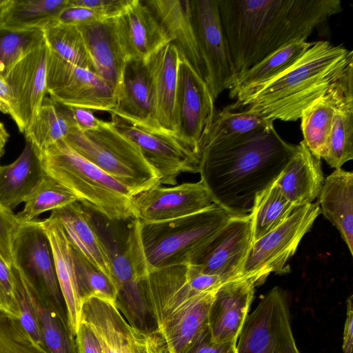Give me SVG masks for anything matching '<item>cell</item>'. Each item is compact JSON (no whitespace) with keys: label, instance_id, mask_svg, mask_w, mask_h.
I'll list each match as a JSON object with an SVG mask.
<instances>
[{"label":"cell","instance_id":"cell-1","mask_svg":"<svg viewBox=\"0 0 353 353\" xmlns=\"http://www.w3.org/2000/svg\"><path fill=\"white\" fill-rule=\"evenodd\" d=\"M237 74L296 41L343 10L339 0H218Z\"/></svg>","mask_w":353,"mask_h":353},{"label":"cell","instance_id":"cell-2","mask_svg":"<svg viewBox=\"0 0 353 353\" xmlns=\"http://www.w3.org/2000/svg\"><path fill=\"white\" fill-rule=\"evenodd\" d=\"M297 145L274 125L245 136L214 141L201 150L199 174L213 203L231 216L250 212L256 194L277 179Z\"/></svg>","mask_w":353,"mask_h":353},{"label":"cell","instance_id":"cell-3","mask_svg":"<svg viewBox=\"0 0 353 353\" xmlns=\"http://www.w3.org/2000/svg\"><path fill=\"white\" fill-rule=\"evenodd\" d=\"M351 74L352 50L327 41H315L284 72L228 108H243L272 121H295L304 109Z\"/></svg>","mask_w":353,"mask_h":353},{"label":"cell","instance_id":"cell-4","mask_svg":"<svg viewBox=\"0 0 353 353\" xmlns=\"http://www.w3.org/2000/svg\"><path fill=\"white\" fill-rule=\"evenodd\" d=\"M187 267L150 270L142 281L148 314L170 353H186L208 328L216 290L196 293L190 288Z\"/></svg>","mask_w":353,"mask_h":353},{"label":"cell","instance_id":"cell-5","mask_svg":"<svg viewBox=\"0 0 353 353\" xmlns=\"http://www.w3.org/2000/svg\"><path fill=\"white\" fill-rule=\"evenodd\" d=\"M45 173L110 221L133 218L132 192L61 140L38 154Z\"/></svg>","mask_w":353,"mask_h":353},{"label":"cell","instance_id":"cell-6","mask_svg":"<svg viewBox=\"0 0 353 353\" xmlns=\"http://www.w3.org/2000/svg\"><path fill=\"white\" fill-rule=\"evenodd\" d=\"M232 216L216 204L183 217L141 223L142 247L150 270L190 266Z\"/></svg>","mask_w":353,"mask_h":353},{"label":"cell","instance_id":"cell-7","mask_svg":"<svg viewBox=\"0 0 353 353\" xmlns=\"http://www.w3.org/2000/svg\"><path fill=\"white\" fill-rule=\"evenodd\" d=\"M65 141L77 152L127 187L134 195L160 185L157 171L138 146L103 121L96 130L74 128Z\"/></svg>","mask_w":353,"mask_h":353},{"label":"cell","instance_id":"cell-8","mask_svg":"<svg viewBox=\"0 0 353 353\" xmlns=\"http://www.w3.org/2000/svg\"><path fill=\"white\" fill-rule=\"evenodd\" d=\"M320 213L317 202L298 207L285 221L252 242L241 277L252 279L257 285L272 272H289V260Z\"/></svg>","mask_w":353,"mask_h":353},{"label":"cell","instance_id":"cell-9","mask_svg":"<svg viewBox=\"0 0 353 353\" xmlns=\"http://www.w3.org/2000/svg\"><path fill=\"white\" fill-rule=\"evenodd\" d=\"M111 125L136 144L159 174L160 185H176L184 172L199 173L200 158L174 133L110 112Z\"/></svg>","mask_w":353,"mask_h":353},{"label":"cell","instance_id":"cell-10","mask_svg":"<svg viewBox=\"0 0 353 353\" xmlns=\"http://www.w3.org/2000/svg\"><path fill=\"white\" fill-rule=\"evenodd\" d=\"M289 314L285 292L274 287L248 315L236 341V353H299Z\"/></svg>","mask_w":353,"mask_h":353},{"label":"cell","instance_id":"cell-11","mask_svg":"<svg viewBox=\"0 0 353 353\" xmlns=\"http://www.w3.org/2000/svg\"><path fill=\"white\" fill-rule=\"evenodd\" d=\"M190 14L201 55L205 65L208 85L216 99L230 90L238 75L226 39L218 0H189Z\"/></svg>","mask_w":353,"mask_h":353},{"label":"cell","instance_id":"cell-12","mask_svg":"<svg viewBox=\"0 0 353 353\" xmlns=\"http://www.w3.org/2000/svg\"><path fill=\"white\" fill-rule=\"evenodd\" d=\"M47 94L59 103L109 112L116 95L93 72L61 59L49 49L46 65Z\"/></svg>","mask_w":353,"mask_h":353},{"label":"cell","instance_id":"cell-13","mask_svg":"<svg viewBox=\"0 0 353 353\" xmlns=\"http://www.w3.org/2000/svg\"><path fill=\"white\" fill-rule=\"evenodd\" d=\"M214 101L206 82L181 59L177 74L176 136L200 159L216 112Z\"/></svg>","mask_w":353,"mask_h":353},{"label":"cell","instance_id":"cell-14","mask_svg":"<svg viewBox=\"0 0 353 353\" xmlns=\"http://www.w3.org/2000/svg\"><path fill=\"white\" fill-rule=\"evenodd\" d=\"M11 265L17 268L63 310V300L52 252L41 220L19 223L12 244Z\"/></svg>","mask_w":353,"mask_h":353},{"label":"cell","instance_id":"cell-15","mask_svg":"<svg viewBox=\"0 0 353 353\" xmlns=\"http://www.w3.org/2000/svg\"><path fill=\"white\" fill-rule=\"evenodd\" d=\"M214 204L201 180L172 187L156 185L132 198L133 219L141 223L170 221L202 211Z\"/></svg>","mask_w":353,"mask_h":353},{"label":"cell","instance_id":"cell-16","mask_svg":"<svg viewBox=\"0 0 353 353\" xmlns=\"http://www.w3.org/2000/svg\"><path fill=\"white\" fill-rule=\"evenodd\" d=\"M252 243L250 214L232 216L209 241L196 262L190 266L219 276L224 282L240 278Z\"/></svg>","mask_w":353,"mask_h":353},{"label":"cell","instance_id":"cell-17","mask_svg":"<svg viewBox=\"0 0 353 353\" xmlns=\"http://www.w3.org/2000/svg\"><path fill=\"white\" fill-rule=\"evenodd\" d=\"M48 51L44 39L12 65L3 75L14 99L12 119L19 132L23 134L32 123L47 94Z\"/></svg>","mask_w":353,"mask_h":353},{"label":"cell","instance_id":"cell-18","mask_svg":"<svg viewBox=\"0 0 353 353\" xmlns=\"http://www.w3.org/2000/svg\"><path fill=\"white\" fill-rule=\"evenodd\" d=\"M255 286L252 279L240 277L225 282L216 289L208 317L212 341H237L248 315Z\"/></svg>","mask_w":353,"mask_h":353},{"label":"cell","instance_id":"cell-19","mask_svg":"<svg viewBox=\"0 0 353 353\" xmlns=\"http://www.w3.org/2000/svg\"><path fill=\"white\" fill-rule=\"evenodd\" d=\"M117 37L128 59L148 62L170 40L143 1L131 0L114 18Z\"/></svg>","mask_w":353,"mask_h":353},{"label":"cell","instance_id":"cell-20","mask_svg":"<svg viewBox=\"0 0 353 353\" xmlns=\"http://www.w3.org/2000/svg\"><path fill=\"white\" fill-rule=\"evenodd\" d=\"M180 61L177 48L170 42L154 53L147 62L152 83L153 118L163 129L176 135L177 74Z\"/></svg>","mask_w":353,"mask_h":353},{"label":"cell","instance_id":"cell-21","mask_svg":"<svg viewBox=\"0 0 353 353\" xmlns=\"http://www.w3.org/2000/svg\"><path fill=\"white\" fill-rule=\"evenodd\" d=\"M41 224L50 243L68 329L74 338L81 321L83 301L77 284L72 247L57 218L50 215Z\"/></svg>","mask_w":353,"mask_h":353},{"label":"cell","instance_id":"cell-22","mask_svg":"<svg viewBox=\"0 0 353 353\" xmlns=\"http://www.w3.org/2000/svg\"><path fill=\"white\" fill-rule=\"evenodd\" d=\"M170 41L208 84V72L192 27L189 0H145Z\"/></svg>","mask_w":353,"mask_h":353},{"label":"cell","instance_id":"cell-23","mask_svg":"<svg viewBox=\"0 0 353 353\" xmlns=\"http://www.w3.org/2000/svg\"><path fill=\"white\" fill-rule=\"evenodd\" d=\"M78 28L84 39L94 72L116 95L128 59L119 43L114 18L78 26Z\"/></svg>","mask_w":353,"mask_h":353},{"label":"cell","instance_id":"cell-24","mask_svg":"<svg viewBox=\"0 0 353 353\" xmlns=\"http://www.w3.org/2000/svg\"><path fill=\"white\" fill-rule=\"evenodd\" d=\"M50 215L60 221L71 245L114 283L108 248L85 208L75 201L51 211Z\"/></svg>","mask_w":353,"mask_h":353},{"label":"cell","instance_id":"cell-25","mask_svg":"<svg viewBox=\"0 0 353 353\" xmlns=\"http://www.w3.org/2000/svg\"><path fill=\"white\" fill-rule=\"evenodd\" d=\"M110 112L145 125L161 128L152 116V83L147 62L127 60L116 94V105Z\"/></svg>","mask_w":353,"mask_h":353},{"label":"cell","instance_id":"cell-26","mask_svg":"<svg viewBox=\"0 0 353 353\" xmlns=\"http://www.w3.org/2000/svg\"><path fill=\"white\" fill-rule=\"evenodd\" d=\"M323 182L321 160L311 153L303 141L297 145L294 154L274 181L296 208L312 203Z\"/></svg>","mask_w":353,"mask_h":353},{"label":"cell","instance_id":"cell-27","mask_svg":"<svg viewBox=\"0 0 353 353\" xmlns=\"http://www.w3.org/2000/svg\"><path fill=\"white\" fill-rule=\"evenodd\" d=\"M18 276L37 316L44 343L50 353H77L74 338L67 324L63 310L41 289L28 280L14 265Z\"/></svg>","mask_w":353,"mask_h":353},{"label":"cell","instance_id":"cell-28","mask_svg":"<svg viewBox=\"0 0 353 353\" xmlns=\"http://www.w3.org/2000/svg\"><path fill=\"white\" fill-rule=\"evenodd\" d=\"M106 246L117 290V307L130 325L146 328L149 314L142 281L148 272H140L132 264L125 250L123 252H117V249L112 246Z\"/></svg>","mask_w":353,"mask_h":353},{"label":"cell","instance_id":"cell-29","mask_svg":"<svg viewBox=\"0 0 353 353\" xmlns=\"http://www.w3.org/2000/svg\"><path fill=\"white\" fill-rule=\"evenodd\" d=\"M352 88L353 74L311 103L301 114L303 141L319 160L327 153L335 110L345 94Z\"/></svg>","mask_w":353,"mask_h":353},{"label":"cell","instance_id":"cell-30","mask_svg":"<svg viewBox=\"0 0 353 353\" xmlns=\"http://www.w3.org/2000/svg\"><path fill=\"white\" fill-rule=\"evenodd\" d=\"M321 212L338 229L353 255V172L335 169L319 194Z\"/></svg>","mask_w":353,"mask_h":353},{"label":"cell","instance_id":"cell-31","mask_svg":"<svg viewBox=\"0 0 353 353\" xmlns=\"http://www.w3.org/2000/svg\"><path fill=\"white\" fill-rule=\"evenodd\" d=\"M45 174L37 150L26 140L19 157L8 165H0V205L12 212L24 203Z\"/></svg>","mask_w":353,"mask_h":353},{"label":"cell","instance_id":"cell-32","mask_svg":"<svg viewBox=\"0 0 353 353\" xmlns=\"http://www.w3.org/2000/svg\"><path fill=\"white\" fill-rule=\"evenodd\" d=\"M81 321L91 327L103 353H132L128 322L117 304L97 298L85 299Z\"/></svg>","mask_w":353,"mask_h":353},{"label":"cell","instance_id":"cell-33","mask_svg":"<svg viewBox=\"0 0 353 353\" xmlns=\"http://www.w3.org/2000/svg\"><path fill=\"white\" fill-rule=\"evenodd\" d=\"M313 42L296 41L272 53L239 73L229 90L231 99H239L275 78L290 67Z\"/></svg>","mask_w":353,"mask_h":353},{"label":"cell","instance_id":"cell-34","mask_svg":"<svg viewBox=\"0 0 353 353\" xmlns=\"http://www.w3.org/2000/svg\"><path fill=\"white\" fill-rule=\"evenodd\" d=\"M75 128L77 127L70 106L46 97L24 135L39 154L65 139Z\"/></svg>","mask_w":353,"mask_h":353},{"label":"cell","instance_id":"cell-35","mask_svg":"<svg viewBox=\"0 0 353 353\" xmlns=\"http://www.w3.org/2000/svg\"><path fill=\"white\" fill-rule=\"evenodd\" d=\"M68 0H8L0 14V26L14 30L43 29L57 21Z\"/></svg>","mask_w":353,"mask_h":353},{"label":"cell","instance_id":"cell-36","mask_svg":"<svg viewBox=\"0 0 353 353\" xmlns=\"http://www.w3.org/2000/svg\"><path fill=\"white\" fill-rule=\"evenodd\" d=\"M296 208L274 182L258 193L250 212L252 242L285 221Z\"/></svg>","mask_w":353,"mask_h":353},{"label":"cell","instance_id":"cell-37","mask_svg":"<svg viewBox=\"0 0 353 353\" xmlns=\"http://www.w3.org/2000/svg\"><path fill=\"white\" fill-rule=\"evenodd\" d=\"M353 159V88L339 102L332 121L327 150L323 157L335 169Z\"/></svg>","mask_w":353,"mask_h":353},{"label":"cell","instance_id":"cell-38","mask_svg":"<svg viewBox=\"0 0 353 353\" xmlns=\"http://www.w3.org/2000/svg\"><path fill=\"white\" fill-rule=\"evenodd\" d=\"M43 35L52 52L70 63L94 72L92 61L78 27L54 21L43 28Z\"/></svg>","mask_w":353,"mask_h":353},{"label":"cell","instance_id":"cell-39","mask_svg":"<svg viewBox=\"0 0 353 353\" xmlns=\"http://www.w3.org/2000/svg\"><path fill=\"white\" fill-rule=\"evenodd\" d=\"M268 119L254 111L245 109L237 112L227 107L216 112L203 147L210 142L251 134L273 126Z\"/></svg>","mask_w":353,"mask_h":353},{"label":"cell","instance_id":"cell-40","mask_svg":"<svg viewBox=\"0 0 353 353\" xmlns=\"http://www.w3.org/2000/svg\"><path fill=\"white\" fill-rule=\"evenodd\" d=\"M78 201L75 195L50 176L41 179L26 199L23 209L15 214L19 223H28L41 214Z\"/></svg>","mask_w":353,"mask_h":353},{"label":"cell","instance_id":"cell-41","mask_svg":"<svg viewBox=\"0 0 353 353\" xmlns=\"http://www.w3.org/2000/svg\"><path fill=\"white\" fill-rule=\"evenodd\" d=\"M72 256L83 301L90 298H97L117 304V290L115 284L73 247Z\"/></svg>","mask_w":353,"mask_h":353},{"label":"cell","instance_id":"cell-42","mask_svg":"<svg viewBox=\"0 0 353 353\" xmlns=\"http://www.w3.org/2000/svg\"><path fill=\"white\" fill-rule=\"evenodd\" d=\"M44 40L43 29L14 30L0 26V74Z\"/></svg>","mask_w":353,"mask_h":353},{"label":"cell","instance_id":"cell-43","mask_svg":"<svg viewBox=\"0 0 353 353\" xmlns=\"http://www.w3.org/2000/svg\"><path fill=\"white\" fill-rule=\"evenodd\" d=\"M0 353H50L41 348L19 320L0 310Z\"/></svg>","mask_w":353,"mask_h":353},{"label":"cell","instance_id":"cell-44","mask_svg":"<svg viewBox=\"0 0 353 353\" xmlns=\"http://www.w3.org/2000/svg\"><path fill=\"white\" fill-rule=\"evenodd\" d=\"M10 269L13 276L21 312L19 320L23 329L34 341L43 350H48L44 343L38 320L27 298L25 290L15 272L11 268Z\"/></svg>","mask_w":353,"mask_h":353},{"label":"cell","instance_id":"cell-45","mask_svg":"<svg viewBox=\"0 0 353 353\" xmlns=\"http://www.w3.org/2000/svg\"><path fill=\"white\" fill-rule=\"evenodd\" d=\"M0 310L19 319L21 312L10 267L0 255Z\"/></svg>","mask_w":353,"mask_h":353},{"label":"cell","instance_id":"cell-46","mask_svg":"<svg viewBox=\"0 0 353 353\" xmlns=\"http://www.w3.org/2000/svg\"><path fill=\"white\" fill-rule=\"evenodd\" d=\"M132 353H170L160 335L154 330L139 328L128 323Z\"/></svg>","mask_w":353,"mask_h":353},{"label":"cell","instance_id":"cell-47","mask_svg":"<svg viewBox=\"0 0 353 353\" xmlns=\"http://www.w3.org/2000/svg\"><path fill=\"white\" fill-rule=\"evenodd\" d=\"M19 225L12 212L0 205V255L8 266L12 264V244Z\"/></svg>","mask_w":353,"mask_h":353},{"label":"cell","instance_id":"cell-48","mask_svg":"<svg viewBox=\"0 0 353 353\" xmlns=\"http://www.w3.org/2000/svg\"><path fill=\"white\" fill-rule=\"evenodd\" d=\"M108 19L100 12L70 4L68 0V6L60 13L57 21L61 23L78 27Z\"/></svg>","mask_w":353,"mask_h":353},{"label":"cell","instance_id":"cell-49","mask_svg":"<svg viewBox=\"0 0 353 353\" xmlns=\"http://www.w3.org/2000/svg\"><path fill=\"white\" fill-rule=\"evenodd\" d=\"M186 277L190 288L196 293L216 290L225 283L219 276L203 273L192 266L187 267Z\"/></svg>","mask_w":353,"mask_h":353},{"label":"cell","instance_id":"cell-50","mask_svg":"<svg viewBox=\"0 0 353 353\" xmlns=\"http://www.w3.org/2000/svg\"><path fill=\"white\" fill-rule=\"evenodd\" d=\"M131 0H69L72 5L90 8L105 14L108 19L121 13Z\"/></svg>","mask_w":353,"mask_h":353},{"label":"cell","instance_id":"cell-51","mask_svg":"<svg viewBox=\"0 0 353 353\" xmlns=\"http://www.w3.org/2000/svg\"><path fill=\"white\" fill-rule=\"evenodd\" d=\"M186 353H236V342H214L211 340L208 330Z\"/></svg>","mask_w":353,"mask_h":353},{"label":"cell","instance_id":"cell-52","mask_svg":"<svg viewBox=\"0 0 353 353\" xmlns=\"http://www.w3.org/2000/svg\"><path fill=\"white\" fill-rule=\"evenodd\" d=\"M74 340L77 353H103L96 335L84 321H81Z\"/></svg>","mask_w":353,"mask_h":353},{"label":"cell","instance_id":"cell-53","mask_svg":"<svg viewBox=\"0 0 353 353\" xmlns=\"http://www.w3.org/2000/svg\"><path fill=\"white\" fill-rule=\"evenodd\" d=\"M78 129L82 131H90L97 129L102 120L96 117L92 110L75 106H70Z\"/></svg>","mask_w":353,"mask_h":353},{"label":"cell","instance_id":"cell-54","mask_svg":"<svg viewBox=\"0 0 353 353\" xmlns=\"http://www.w3.org/2000/svg\"><path fill=\"white\" fill-rule=\"evenodd\" d=\"M353 348V307L352 295L347 300V314L344 325L343 353H352Z\"/></svg>","mask_w":353,"mask_h":353},{"label":"cell","instance_id":"cell-55","mask_svg":"<svg viewBox=\"0 0 353 353\" xmlns=\"http://www.w3.org/2000/svg\"><path fill=\"white\" fill-rule=\"evenodd\" d=\"M14 109V104L12 91L4 77L0 74V111L12 117Z\"/></svg>","mask_w":353,"mask_h":353},{"label":"cell","instance_id":"cell-56","mask_svg":"<svg viewBox=\"0 0 353 353\" xmlns=\"http://www.w3.org/2000/svg\"><path fill=\"white\" fill-rule=\"evenodd\" d=\"M8 132L4 124L0 121V159L5 152V147L9 139Z\"/></svg>","mask_w":353,"mask_h":353},{"label":"cell","instance_id":"cell-57","mask_svg":"<svg viewBox=\"0 0 353 353\" xmlns=\"http://www.w3.org/2000/svg\"><path fill=\"white\" fill-rule=\"evenodd\" d=\"M8 0H0V14Z\"/></svg>","mask_w":353,"mask_h":353}]
</instances>
